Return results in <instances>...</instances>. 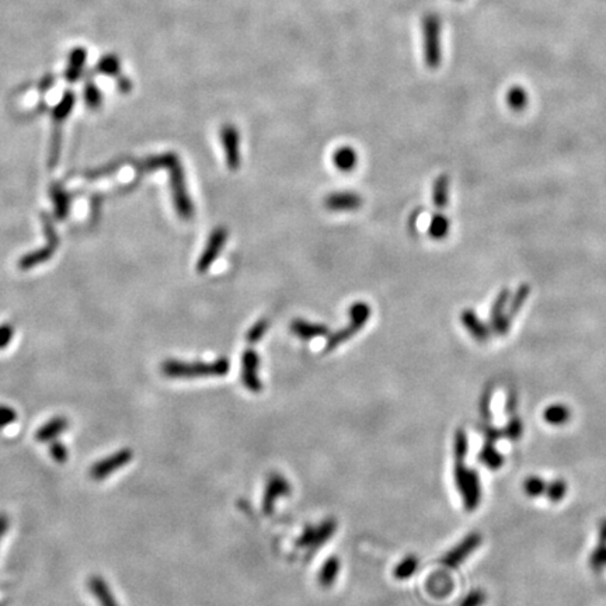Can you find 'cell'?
Segmentation results:
<instances>
[{
    "label": "cell",
    "mask_w": 606,
    "mask_h": 606,
    "mask_svg": "<svg viewBox=\"0 0 606 606\" xmlns=\"http://www.w3.org/2000/svg\"><path fill=\"white\" fill-rule=\"evenodd\" d=\"M454 454V484L463 499L465 508L475 511L481 501V483L477 472L465 465L468 454V435L463 430H458L454 434L453 443Z\"/></svg>",
    "instance_id": "1"
},
{
    "label": "cell",
    "mask_w": 606,
    "mask_h": 606,
    "mask_svg": "<svg viewBox=\"0 0 606 606\" xmlns=\"http://www.w3.org/2000/svg\"><path fill=\"white\" fill-rule=\"evenodd\" d=\"M230 362L228 358H218L212 362H184L169 360L162 365V374L172 379H194V378H211L225 376L229 374Z\"/></svg>",
    "instance_id": "2"
},
{
    "label": "cell",
    "mask_w": 606,
    "mask_h": 606,
    "mask_svg": "<svg viewBox=\"0 0 606 606\" xmlns=\"http://www.w3.org/2000/svg\"><path fill=\"white\" fill-rule=\"evenodd\" d=\"M369 318H371V308L365 302L354 303V305L349 308V323L344 329L338 330L337 333L331 334L327 338L324 352L329 354L337 349L342 342L352 338L360 330H362V327L369 320Z\"/></svg>",
    "instance_id": "3"
},
{
    "label": "cell",
    "mask_w": 606,
    "mask_h": 606,
    "mask_svg": "<svg viewBox=\"0 0 606 606\" xmlns=\"http://www.w3.org/2000/svg\"><path fill=\"white\" fill-rule=\"evenodd\" d=\"M170 173V190L174 202V208L181 219H191L194 217V205L188 195L185 176L178 158L166 169Z\"/></svg>",
    "instance_id": "4"
},
{
    "label": "cell",
    "mask_w": 606,
    "mask_h": 606,
    "mask_svg": "<svg viewBox=\"0 0 606 606\" xmlns=\"http://www.w3.org/2000/svg\"><path fill=\"white\" fill-rule=\"evenodd\" d=\"M228 241V229L223 226H218L212 230L204 251L201 252V256L198 259L196 263V271L199 274H205L211 266L217 261V259L219 257L221 251L223 248V246Z\"/></svg>",
    "instance_id": "5"
},
{
    "label": "cell",
    "mask_w": 606,
    "mask_h": 606,
    "mask_svg": "<svg viewBox=\"0 0 606 606\" xmlns=\"http://www.w3.org/2000/svg\"><path fill=\"white\" fill-rule=\"evenodd\" d=\"M134 453L129 448L120 449L118 452L110 454V457L95 462L90 469V476L94 480H104L109 476L114 475L117 470L122 469L132 461Z\"/></svg>",
    "instance_id": "6"
},
{
    "label": "cell",
    "mask_w": 606,
    "mask_h": 606,
    "mask_svg": "<svg viewBox=\"0 0 606 606\" xmlns=\"http://www.w3.org/2000/svg\"><path fill=\"white\" fill-rule=\"evenodd\" d=\"M337 529V524L333 518L323 521L318 526H306L303 533L299 536L296 546L297 547H309L312 550L319 549L326 542L330 540V538L334 535Z\"/></svg>",
    "instance_id": "7"
},
{
    "label": "cell",
    "mask_w": 606,
    "mask_h": 606,
    "mask_svg": "<svg viewBox=\"0 0 606 606\" xmlns=\"http://www.w3.org/2000/svg\"><path fill=\"white\" fill-rule=\"evenodd\" d=\"M260 356L255 349L244 351L241 357V382L243 386L251 393H260L263 383L259 375Z\"/></svg>",
    "instance_id": "8"
},
{
    "label": "cell",
    "mask_w": 606,
    "mask_h": 606,
    "mask_svg": "<svg viewBox=\"0 0 606 606\" xmlns=\"http://www.w3.org/2000/svg\"><path fill=\"white\" fill-rule=\"evenodd\" d=\"M481 544V536L476 532L469 533L459 544L454 546L450 551H448L441 563L448 569H458L469 556Z\"/></svg>",
    "instance_id": "9"
},
{
    "label": "cell",
    "mask_w": 606,
    "mask_h": 606,
    "mask_svg": "<svg viewBox=\"0 0 606 606\" xmlns=\"http://www.w3.org/2000/svg\"><path fill=\"white\" fill-rule=\"evenodd\" d=\"M423 33H424L425 61L431 68H435L441 59L439 21L434 16L427 17L423 24Z\"/></svg>",
    "instance_id": "10"
},
{
    "label": "cell",
    "mask_w": 606,
    "mask_h": 606,
    "mask_svg": "<svg viewBox=\"0 0 606 606\" xmlns=\"http://www.w3.org/2000/svg\"><path fill=\"white\" fill-rule=\"evenodd\" d=\"M221 142L225 152V160L228 167L235 172L240 167V135L236 127L228 124L221 129Z\"/></svg>",
    "instance_id": "11"
},
{
    "label": "cell",
    "mask_w": 606,
    "mask_h": 606,
    "mask_svg": "<svg viewBox=\"0 0 606 606\" xmlns=\"http://www.w3.org/2000/svg\"><path fill=\"white\" fill-rule=\"evenodd\" d=\"M291 494V484L289 481L279 473H273L268 477V481L266 484L264 497H263V510L267 515L274 513L275 502Z\"/></svg>",
    "instance_id": "12"
},
{
    "label": "cell",
    "mask_w": 606,
    "mask_h": 606,
    "mask_svg": "<svg viewBox=\"0 0 606 606\" xmlns=\"http://www.w3.org/2000/svg\"><path fill=\"white\" fill-rule=\"evenodd\" d=\"M324 207L333 212L356 211L362 207V196L352 191L333 192L324 198Z\"/></svg>",
    "instance_id": "13"
},
{
    "label": "cell",
    "mask_w": 606,
    "mask_h": 606,
    "mask_svg": "<svg viewBox=\"0 0 606 606\" xmlns=\"http://www.w3.org/2000/svg\"><path fill=\"white\" fill-rule=\"evenodd\" d=\"M291 331L296 337L305 340V341H309V340H313L318 337H326L330 333V330L326 324L312 323V322L303 320V319H295L291 323Z\"/></svg>",
    "instance_id": "14"
},
{
    "label": "cell",
    "mask_w": 606,
    "mask_h": 606,
    "mask_svg": "<svg viewBox=\"0 0 606 606\" xmlns=\"http://www.w3.org/2000/svg\"><path fill=\"white\" fill-rule=\"evenodd\" d=\"M89 589L94 595V598L98 600L100 606H120L114 594L111 592L109 584L98 576H93L89 580Z\"/></svg>",
    "instance_id": "15"
},
{
    "label": "cell",
    "mask_w": 606,
    "mask_h": 606,
    "mask_svg": "<svg viewBox=\"0 0 606 606\" xmlns=\"http://www.w3.org/2000/svg\"><path fill=\"white\" fill-rule=\"evenodd\" d=\"M68 427H69L68 419H65L62 416L54 417V419H50L48 423H45L42 427L38 428L35 438L39 442L55 441Z\"/></svg>",
    "instance_id": "16"
},
{
    "label": "cell",
    "mask_w": 606,
    "mask_h": 606,
    "mask_svg": "<svg viewBox=\"0 0 606 606\" xmlns=\"http://www.w3.org/2000/svg\"><path fill=\"white\" fill-rule=\"evenodd\" d=\"M333 163L340 172L348 173L356 169L358 163V156L352 147L342 146L333 154Z\"/></svg>",
    "instance_id": "17"
},
{
    "label": "cell",
    "mask_w": 606,
    "mask_h": 606,
    "mask_svg": "<svg viewBox=\"0 0 606 606\" xmlns=\"http://www.w3.org/2000/svg\"><path fill=\"white\" fill-rule=\"evenodd\" d=\"M571 419V412L564 404H551L543 412V420L550 425H563Z\"/></svg>",
    "instance_id": "18"
},
{
    "label": "cell",
    "mask_w": 606,
    "mask_h": 606,
    "mask_svg": "<svg viewBox=\"0 0 606 606\" xmlns=\"http://www.w3.org/2000/svg\"><path fill=\"white\" fill-rule=\"evenodd\" d=\"M340 573V560L338 558H329L326 563L323 564L320 574H319V582L323 588H330L334 581L337 580Z\"/></svg>",
    "instance_id": "19"
},
{
    "label": "cell",
    "mask_w": 606,
    "mask_h": 606,
    "mask_svg": "<svg viewBox=\"0 0 606 606\" xmlns=\"http://www.w3.org/2000/svg\"><path fill=\"white\" fill-rule=\"evenodd\" d=\"M479 461L490 469H498L504 463L502 454L495 450L493 441H488L484 443V446L481 448V450L479 453Z\"/></svg>",
    "instance_id": "20"
},
{
    "label": "cell",
    "mask_w": 606,
    "mask_h": 606,
    "mask_svg": "<svg viewBox=\"0 0 606 606\" xmlns=\"http://www.w3.org/2000/svg\"><path fill=\"white\" fill-rule=\"evenodd\" d=\"M419 566H420V560L417 556L410 554L397 564V567L394 569V577L397 580H407L412 576H414V573L419 570Z\"/></svg>",
    "instance_id": "21"
},
{
    "label": "cell",
    "mask_w": 606,
    "mask_h": 606,
    "mask_svg": "<svg viewBox=\"0 0 606 606\" xmlns=\"http://www.w3.org/2000/svg\"><path fill=\"white\" fill-rule=\"evenodd\" d=\"M448 190H449V180L446 176H441L437 178L434 184V204L438 208H443L448 202Z\"/></svg>",
    "instance_id": "22"
},
{
    "label": "cell",
    "mask_w": 606,
    "mask_h": 606,
    "mask_svg": "<svg viewBox=\"0 0 606 606\" xmlns=\"http://www.w3.org/2000/svg\"><path fill=\"white\" fill-rule=\"evenodd\" d=\"M567 494V483L564 480H553L546 486V491L544 495L553 501V502H559L562 501Z\"/></svg>",
    "instance_id": "23"
},
{
    "label": "cell",
    "mask_w": 606,
    "mask_h": 606,
    "mask_svg": "<svg viewBox=\"0 0 606 606\" xmlns=\"http://www.w3.org/2000/svg\"><path fill=\"white\" fill-rule=\"evenodd\" d=\"M546 486H547V483L543 479H540L538 476H531V477L525 479L522 488L528 497L535 498V497H540L544 494Z\"/></svg>",
    "instance_id": "24"
},
{
    "label": "cell",
    "mask_w": 606,
    "mask_h": 606,
    "mask_svg": "<svg viewBox=\"0 0 606 606\" xmlns=\"http://www.w3.org/2000/svg\"><path fill=\"white\" fill-rule=\"evenodd\" d=\"M268 327H270V323H268L267 319H261V320L256 322L255 324H252V326L248 329V331L246 333V340H247L250 344H256V342H259V341L264 337V334L267 333Z\"/></svg>",
    "instance_id": "25"
},
{
    "label": "cell",
    "mask_w": 606,
    "mask_h": 606,
    "mask_svg": "<svg viewBox=\"0 0 606 606\" xmlns=\"http://www.w3.org/2000/svg\"><path fill=\"white\" fill-rule=\"evenodd\" d=\"M448 230H449V222H448V219L445 217L437 215V217L432 218L431 225H430V230H428L430 236L432 239H435V240L443 239L446 236Z\"/></svg>",
    "instance_id": "26"
},
{
    "label": "cell",
    "mask_w": 606,
    "mask_h": 606,
    "mask_svg": "<svg viewBox=\"0 0 606 606\" xmlns=\"http://www.w3.org/2000/svg\"><path fill=\"white\" fill-rule=\"evenodd\" d=\"M53 198L55 201V208H57V214L58 218H64L68 212L69 208V198L66 195V192H64V190H61L59 187L53 188Z\"/></svg>",
    "instance_id": "27"
},
{
    "label": "cell",
    "mask_w": 606,
    "mask_h": 606,
    "mask_svg": "<svg viewBox=\"0 0 606 606\" xmlns=\"http://www.w3.org/2000/svg\"><path fill=\"white\" fill-rule=\"evenodd\" d=\"M591 566L594 570H602L606 567V542L600 540L599 546L591 556Z\"/></svg>",
    "instance_id": "28"
},
{
    "label": "cell",
    "mask_w": 606,
    "mask_h": 606,
    "mask_svg": "<svg viewBox=\"0 0 606 606\" xmlns=\"http://www.w3.org/2000/svg\"><path fill=\"white\" fill-rule=\"evenodd\" d=\"M49 453H50V457H53V459L57 463H65L68 461V458H69L68 448L62 442H59V441H54L53 443H50Z\"/></svg>",
    "instance_id": "29"
},
{
    "label": "cell",
    "mask_w": 606,
    "mask_h": 606,
    "mask_svg": "<svg viewBox=\"0 0 606 606\" xmlns=\"http://www.w3.org/2000/svg\"><path fill=\"white\" fill-rule=\"evenodd\" d=\"M487 600V595L481 589L470 591L459 603V606H483Z\"/></svg>",
    "instance_id": "30"
},
{
    "label": "cell",
    "mask_w": 606,
    "mask_h": 606,
    "mask_svg": "<svg viewBox=\"0 0 606 606\" xmlns=\"http://www.w3.org/2000/svg\"><path fill=\"white\" fill-rule=\"evenodd\" d=\"M16 420H17L16 410L6 406V404H0V430H3L8 425L13 424Z\"/></svg>",
    "instance_id": "31"
},
{
    "label": "cell",
    "mask_w": 606,
    "mask_h": 606,
    "mask_svg": "<svg viewBox=\"0 0 606 606\" xmlns=\"http://www.w3.org/2000/svg\"><path fill=\"white\" fill-rule=\"evenodd\" d=\"M504 434L507 435L510 439H518L522 434V423L520 419H513L508 425L505 427Z\"/></svg>",
    "instance_id": "32"
},
{
    "label": "cell",
    "mask_w": 606,
    "mask_h": 606,
    "mask_svg": "<svg viewBox=\"0 0 606 606\" xmlns=\"http://www.w3.org/2000/svg\"><path fill=\"white\" fill-rule=\"evenodd\" d=\"M13 327L9 324H5L0 327V349H3L5 347L9 345V342L13 338Z\"/></svg>",
    "instance_id": "33"
},
{
    "label": "cell",
    "mask_w": 606,
    "mask_h": 606,
    "mask_svg": "<svg viewBox=\"0 0 606 606\" xmlns=\"http://www.w3.org/2000/svg\"><path fill=\"white\" fill-rule=\"evenodd\" d=\"M9 528V518L5 514H0V540L5 536L6 531Z\"/></svg>",
    "instance_id": "34"
},
{
    "label": "cell",
    "mask_w": 606,
    "mask_h": 606,
    "mask_svg": "<svg viewBox=\"0 0 606 606\" xmlns=\"http://www.w3.org/2000/svg\"><path fill=\"white\" fill-rule=\"evenodd\" d=\"M600 540L606 542V521H603L600 525Z\"/></svg>",
    "instance_id": "35"
}]
</instances>
